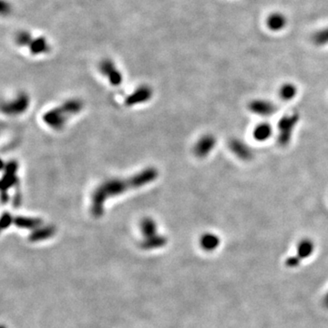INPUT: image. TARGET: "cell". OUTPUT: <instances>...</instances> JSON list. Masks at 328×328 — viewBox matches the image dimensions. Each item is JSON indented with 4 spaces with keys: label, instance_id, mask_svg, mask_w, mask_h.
Returning a JSON list of instances; mask_svg holds the SVG:
<instances>
[{
    "label": "cell",
    "instance_id": "obj_1",
    "mask_svg": "<svg viewBox=\"0 0 328 328\" xmlns=\"http://www.w3.org/2000/svg\"><path fill=\"white\" fill-rule=\"evenodd\" d=\"M158 177V171L155 168H148L137 173L134 176L126 179H114L102 183L92 194L91 213L95 217H100L104 213V203L108 197L119 195L128 189L139 188L154 181Z\"/></svg>",
    "mask_w": 328,
    "mask_h": 328
},
{
    "label": "cell",
    "instance_id": "obj_2",
    "mask_svg": "<svg viewBox=\"0 0 328 328\" xmlns=\"http://www.w3.org/2000/svg\"><path fill=\"white\" fill-rule=\"evenodd\" d=\"M300 113L296 110H293L291 112L284 114L282 118L279 119L276 136L278 145L286 147L290 144L296 127L300 121Z\"/></svg>",
    "mask_w": 328,
    "mask_h": 328
},
{
    "label": "cell",
    "instance_id": "obj_3",
    "mask_svg": "<svg viewBox=\"0 0 328 328\" xmlns=\"http://www.w3.org/2000/svg\"><path fill=\"white\" fill-rule=\"evenodd\" d=\"M247 107L252 113L263 118L272 116L277 111L278 109L277 105L275 104L273 100L263 98H257L250 100Z\"/></svg>",
    "mask_w": 328,
    "mask_h": 328
},
{
    "label": "cell",
    "instance_id": "obj_4",
    "mask_svg": "<svg viewBox=\"0 0 328 328\" xmlns=\"http://www.w3.org/2000/svg\"><path fill=\"white\" fill-rule=\"evenodd\" d=\"M314 242L311 239L305 238L302 239L296 247V255L288 258L286 261V265L289 267H296L300 264V262L303 259L309 257L310 255L314 253Z\"/></svg>",
    "mask_w": 328,
    "mask_h": 328
},
{
    "label": "cell",
    "instance_id": "obj_5",
    "mask_svg": "<svg viewBox=\"0 0 328 328\" xmlns=\"http://www.w3.org/2000/svg\"><path fill=\"white\" fill-rule=\"evenodd\" d=\"M228 147L232 154L235 155L238 159L243 161H249L255 157L253 148L240 138L233 137L230 139L228 141Z\"/></svg>",
    "mask_w": 328,
    "mask_h": 328
},
{
    "label": "cell",
    "instance_id": "obj_6",
    "mask_svg": "<svg viewBox=\"0 0 328 328\" xmlns=\"http://www.w3.org/2000/svg\"><path fill=\"white\" fill-rule=\"evenodd\" d=\"M217 144V139L212 133H207L200 137L198 141H196L193 147V153L196 157L203 159L208 157L213 151Z\"/></svg>",
    "mask_w": 328,
    "mask_h": 328
},
{
    "label": "cell",
    "instance_id": "obj_7",
    "mask_svg": "<svg viewBox=\"0 0 328 328\" xmlns=\"http://www.w3.org/2000/svg\"><path fill=\"white\" fill-rule=\"evenodd\" d=\"M29 105V98L26 93H20L19 95L9 102L2 104V111L8 115H18L26 111Z\"/></svg>",
    "mask_w": 328,
    "mask_h": 328
},
{
    "label": "cell",
    "instance_id": "obj_8",
    "mask_svg": "<svg viewBox=\"0 0 328 328\" xmlns=\"http://www.w3.org/2000/svg\"><path fill=\"white\" fill-rule=\"evenodd\" d=\"M69 116L62 106L50 109L43 116V119L49 126L56 130H60L63 127Z\"/></svg>",
    "mask_w": 328,
    "mask_h": 328
},
{
    "label": "cell",
    "instance_id": "obj_9",
    "mask_svg": "<svg viewBox=\"0 0 328 328\" xmlns=\"http://www.w3.org/2000/svg\"><path fill=\"white\" fill-rule=\"evenodd\" d=\"M99 69L102 75L109 78V81L113 86H118L122 82V75L118 68H116L112 60L105 59L100 61Z\"/></svg>",
    "mask_w": 328,
    "mask_h": 328
},
{
    "label": "cell",
    "instance_id": "obj_10",
    "mask_svg": "<svg viewBox=\"0 0 328 328\" xmlns=\"http://www.w3.org/2000/svg\"><path fill=\"white\" fill-rule=\"evenodd\" d=\"M151 96H152V91L150 87L141 86L138 88L132 94L128 96L125 100V104L127 106H133V105L142 103L150 100Z\"/></svg>",
    "mask_w": 328,
    "mask_h": 328
},
{
    "label": "cell",
    "instance_id": "obj_11",
    "mask_svg": "<svg viewBox=\"0 0 328 328\" xmlns=\"http://www.w3.org/2000/svg\"><path fill=\"white\" fill-rule=\"evenodd\" d=\"M252 134L255 141L258 142H264L268 141L269 139L273 136V129L272 125L266 121L260 122L255 126Z\"/></svg>",
    "mask_w": 328,
    "mask_h": 328
},
{
    "label": "cell",
    "instance_id": "obj_12",
    "mask_svg": "<svg viewBox=\"0 0 328 328\" xmlns=\"http://www.w3.org/2000/svg\"><path fill=\"white\" fill-rule=\"evenodd\" d=\"M27 49L33 55L45 54L50 52V43L44 36H37L32 38L30 43L27 46Z\"/></svg>",
    "mask_w": 328,
    "mask_h": 328
},
{
    "label": "cell",
    "instance_id": "obj_13",
    "mask_svg": "<svg viewBox=\"0 0 328 328\" xmlns=\"http://www.w3.org/2000/svg\"><path fill=\"white\" fill-rule=\"evenodd\" d=\"M287 18L283 14L275 12L266 18V26L271 31H281L286 27Z\"/></svg>",
    "mask_w": 328,
    "mask_h": 328
},
{
    "label": "cell",
    "instance_id": "obj_14",
    "mask_svg": "<svg viewBox=\"0 0 328 328\" xmlns=\"http://www.w3.org/2000/svg\"><path fill=\"white\" fill-rule=\"evenodd\" d=\"M56 233V228L53 225H47V226H40L36 228L31 234L28 236V240L32 242L43 241L47 240L50 237L54 236Z\"/></svg>",
    "mask_w": 328,
    "mask_h": 328
},
{
    "label": "cell",
    "instance_id": "obj_15",
    "mask_svg": "<svg viewBox=\"0 0 328 328\" xmlns=\"http://www.w3.org/2000/svg\"><path fill=\"white\" fill-rule=\"evenodd\" d=\"M200 244L201 248L206 252H213L216 250L221 244V239L215 233L206 232L200 237Z\"/></svg>",
    "mask_w": 328,
    "mask_h": 328
},
{
    "label": "cell",
    "instance_id": "obj_16",
    "mask_svg": "<svg viewBox=\"0 0 328 328\" xmlns=\"http://www.w3.org/2000/svg\"><path fill=\"white\" fill-rule=\"evenodd\" d=\"M13 223L18 228L27 229V230H35L36 228L40 227L42 220L35 217L17 216L14 218Z\"/></svg>",
    "mask_w": 328,
    "mask_h": 328
},
{
    "label": "cell",
    "instance_id": "obj_17",
    "mask_svg": "<svg viewBox=\"0 0 328 328\" xmlns=\"http://www.w3.org/2000/svg\"><path fill=\"white\" fill-rule=\"evenodd\" d=\"M167 243V239L162 235H158L155 234L153 236L145 238L143 241H141V249L143 250H152V249H157L160 248Z\"/></svg>",
    "mask_w": 328,
    "mask_h": 328
},
{
    "label": "cell",
    "instance_id": "obj_18",
    "mask_svg": "<svg viewBox=\"0 0 328 328\" xmlns=\"http://www.w3.org/2000/svg\"><path fill=\"white\" fill-rule=\"evenodd\" d=\"M297 93H298V88L291 82L283 83L278 91L280 99L283 101H290L294 100L297 96Z\"/></svg>",
    "mask_w": 328,
    "mask_h": 328
},
{
    "label": "cell",
    "instance_id": "obj_19",
    "mask_svg": "<svg viewBox=\"0 0 328 328\" xmlns=\"http://www.w3.org/2000/svg\"><path fill=\"white\" fill-rule=\"evenodd\" d=\"M141 232L145 238L157 234V225L151 218H145L141 223Z\"/></svg>",
    "mask_w": 328,
    "mask_h": 328
},
{
    "label": "cell",
    "instance_id": "obj_20",
    "mask_svg": "<svg viewBox=\"0 0 328 328\" xmlns=\"http://www.w3.org/2000/svg\"><path fill=\"white\" fill-rule=\"evenodd\" d=\"M61 106L63 107V109L66 110V112L68 115H72V114L77 113L81 110L83 108V102L81 100L74 99V100H67Z\"/></svg>",
    "mask_w": 328,
    "mask_h": 328
},
{
    "label": "cell",
    "instance_id": "obj_21",
    "mask_svg": "<svg viewBox=\"0 0 328 328\" xmlns=\"http://www.w3.org/2000/svg\"><path fill=\"white\" fill-rule=\"evenodd\" d=\"M312 41L317 47L328 45V27L315 32L312 36Z\"/></svg>",
    "mask_w": 328,
    "mask_h": 328
},
{
    "label": "cell",
    "instance_id": "obj_22",
    "mask_svg": "<svg viewBox=\"0 0 328 328\" xmlns=\"http://www.w3.org/2000/svg\"><path fill=\"white\" fill-rule=\"evenodd\" d=\"M32 38H33V36H32L31 33L26 31V30H23V31L18 32V34L16 35L15 40H16V43L18 46L27 48V46L30 43Z\"/></svg>",
    "mask_w": 328,
    "mask_h": 328
},
{
    "label": "cell",
    "instance_id": "obj_23",
    "mask_svg": "<svg viewBox=\"0 0 328 328\" xmlns=\"http://www.w3.org/2000/svg\"><path fill=\"white\" fill-rule=\"evenodd\" d=\"M17 182H18L17 174H14V175H4L3 178H2V182H1V189H2V191H8L9 188H11L15 184H17Z\"/></svg>",
    "mask_w": 328,
    "mask_h": 328
},
{
    "label": "cell",
    "instance_id": "obj_24",
    "mask_svg": "<svg viewBox=\"0 0 328 328\" xmlns=\"http://www.w3.org/2000/svg\"><path fill=\"white\" fill-rule=\"evenodd\" d=\"M18 162L16 160L9 161V163H7L6 168H4V175H14V174H16L17 171H18Z\"/></svg>",
    "mask_w": 328,
    "mask_h": 328
},
{
    "label": "cell",
    "instance_id": "obj_25",
    "mask_svg": "<svg viewBox=\"0 0 328 328\" xmlns=\"http://www.w3.org/2000/svg\"><path fill=\"white\" fill-rule=\"evenodd\" d=\"M14 218L11 216V214H9V213H5L3 215H2V218H1V227L2 229H7L10 226L11 223H13Z\"/></svg>",
    "mask_w": 328,
    "mask_h": 328
},
{
    "label": "cell",
    "instance_id": "obj_26",
    "mask_svg": "<svg viewBox=\"0 0 328 328\" xmlns=\"http://www.w3.org/2000/svg\"><path fill=\"white\" fill-rule=\"evenodd\" d=\"M11 11V6L9 5L8 1L6 0H2L1 1V14L5 16V15H9Z\"/></svg>",
    "mask_w": 328,
    "mask_h": 328
},
{
    "label": "cell",
    "instance_id": "obj_27",
    "mask_svg": "<svg viewBox=\"0 0 328 328\" xmlns=\"http://www.w3.org/2000/svg\"><path fill=\"white\" fill-rule=\"evenodd\" d=\"M22 200V196L20 193H17L15 197H14L13 205L14 207H18V205L21 203Z\"/></svg>",
    "mask_w": 328,
    "mask_h": 328
},
{
    "label": "cell",
    "instance_id": "obj_28",
    "mask_svg": "<svg viewBox=\"0 0 328 328\" xmlns=\"http://www.w3.org/2000/svg\"><path fill=\"white\" fill-rule=\"evenodd\" d=\"M9 200V194L7 193V191H2V202L6 203Z\"/></svg>",
    "mask_w": 328,
    "mask_h": 328
},
{
    "label": "cell",
    "instance_id": "obj_29",
    "mask_svg": "<svg viewBox=\"0 0 328 328\" xmlns=\"http://www.w3.org/2000/svg\"><path fill=\"white\" fill-rule=\"evenodd\" d=\"M325 305H326V306L328 307V295L326 296V297H325Z\"/></svg>",
    "mask_w": 328,
    "mask_h": 328
}]
</instances>
